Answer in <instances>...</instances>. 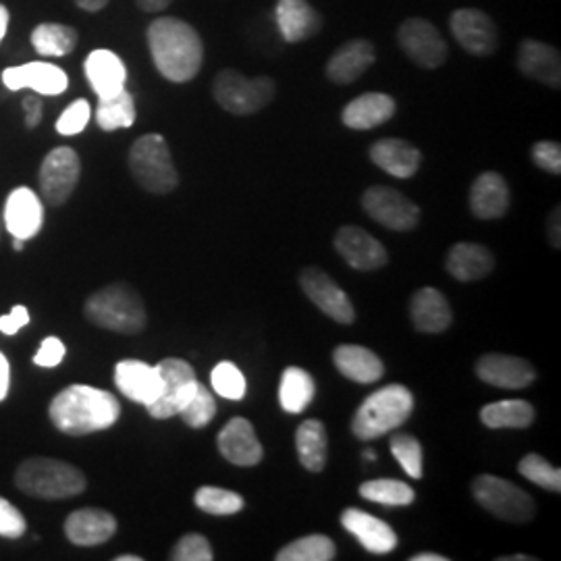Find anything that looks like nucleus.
I'll return each mask as SVG.
<instances>
[{"label":"nucleus","mask_w":561,"mask_h":561,"mask_svg":"<svg viewBox=\"0 0 561 561\" xmlns=\"http://www.w3.org/2000/svg\"><path fill=\"white\" fill-rule=\"evenodd\" d=\"M23 111H25V127L27 129H36L42 121V101L32 94L23 99Z\"/></svg>","instance_id":"obj_51"},{"label":"nucleus","mask_w":561,"mask_h":561,"mask_svg":"<svg viewBox=\"0 0 561 561\" xmlns=\"http://www.w3.org/2000/svg\"><path fill=\"white\" fill-rule=\"evenodd\" d=\"M516 65L524 78L539 81L547 88L560 90L561 57L560 50L556 46L535 41V38H524L518 46Z\"/></svg>","instance_id":"obj_17"},{"label":"nucleus","mask_w":561,"mask_h":561,"mask_svg":"<svg viewBox=\"0 0 561 561\" xmlns=\"http://www.w3.org/2000/svg\"><path fill=\"white\" fill-rule=\"evenodd\" d=\"M9 385H11V366H9L7 356L0 352V401L7 398Z\"/></svg>","instance_id":"obj_52"},{"label":"nucleus","mask_w":561,"mask_h":561,"mask_svg":"<svg viewBox=\"0 0 561 561\" xmlns=\"http://www.w3.org/2000/svg\"><path fill=\"white\" fill-rule=\"evenodd\" d=\"M25 518L20 510L4 497H0V537L20 539L25 533Z\"/></svg>","instance_id":"obj_48"},{"label":"nucleus","mask_w":561,"mask_h":561,"mask_svg":"<svg viewBox=\"0 0 561 561\" xmlns=\"http://www.w3.org/2000/svg\"><path fill=\"white\" fill-rule=\"evenodd\" d=\"M48 416L60 433L83 437L101 433L119 421L121 403L113 393L90 385L62 389L48 405Z\"/></svg>","instance_id":"obj_2"},{"label":"nucleus","mask_w":561,"mask_h":561,"mask_svg":"<svg viewBox=\"0 0 561 561\" xmlns=\"http://www.w3.org/2000/svg\"><path fill=\"white\" fill-rule=\"evenodd\" d=\"M275 20L283 41L289 44L314 38L322 30V15L308 0H277Z\"/></svg>","instance_id":"obj_23"},{"label":"nucleus","mask_w":561,"mask_h":561,"mask_svg":"<svg viewBox=\"0 0 561 561\" xmlns=\"http://www.w3.org/2000/svg\"><path fill=\"white\" fill-rule=\"evenodd\" d=\"M81 178V161L73 148L59 146L46 154L41 167L42 198L60 206L71 198Z\"/></svg>","instance_id":"obj_11"},{"label":"nucleus","mask_w":561,"mask_h":561,"mask_svg":"<svg viewBox=\"0 0 561 561\" xmlns=\"http://www.w3.org/2000/svg\"><path fill=\"white\" fill-rule=\"evenodd\" d=\"M296 447H298V458L300 463L310 470V472H322L327 466V451H329V442H327V428L321 421H304L296 433Z\"/></svg>","instance_id":"obj_33"},{"label":"nucleus","mask_w":561,"mask_h":561,"mask_svg":"<svg viewBox=\"0 0 561 561\" xmlns=\"http://www.w3.org/2000/svg\"><path fill=\"white\" fill-rule=\"evenodd\" d=\"M518 470H520V474L524 479H528V481L539 484V486L547 489V491H556V493H560V468L551 466V463L545 460V458H541L539 454H528V456H524L520 463H518Z\"/></svg>","instance_id":"obj_43"},{"label":"nucleus","mask_w":561,"mask_h":561,"mask_svg":"<svg viewBox=\"0 0 561 561\" xmlns=\"http://www.w3.org/2000/svg\"><path fill=\"white\" fill-rule=\"evenodd\" d=\"M217 414V401L215 396L210 393L208 387H204L198 382L196 393L192 396V400L185 403V408L181 410V421L185 422L192 428H202L206 424H210Z\"/></svg>","instance_id":"obj_42"},{"label":"nucleus","mask_w":561,"mask_h":561,"mask_svg":"<svg viewBox=\"0 0 561 561\" xmlns=\"http://www.w3.org/2000/svg\"><path fill=\"white\" fill-rule=\"evenodd\" d=\"M396 111H398V104L389 94L368 92V94H362L358 99H354L343 108L341 121L350 129L368 131V129H375L391 119L396 115Z\"/></svg>","instance_id":"obj_29"},{"label":"nucleus","mask_w":561,"mask_h":561,"mask_svg":"<svg viewBox=\"0 0 561 561\" xmlns=\"http://www.w3.org/2000/svg\"><path fill=\"white\" fill-rule=\"evenodd\" d=\"M127 162L131 178L150 194H171L180 185L169 144L161 134H146L134 141Z\"/></svg>","instance_id":"obj_6"},{"label":"nucleus","mask_w":561,"mask_h":561,"mask_svg":"<svg viewBox=\"0 0 561 561\" xmlns=\"http://www.w3.org/2000/svg\"><path fill=\"white\" fill-rule=\"evenodd\" d=\"M391 454L400 461L401 468L410 479L421 481L422 470V445L414 435L410 433H398L391 437Z\"/></svg>","instance_id":"obj_41"},{"label":"nucleus","mask_w":561,"mask_h":561,"mask_svg":"<svg viewBox=\"0 0 561 561\" xmlns=\"http://www.w3.org/2000/svg\"><path fill=\"white\" fill-rule=\"evenodd\" d=\"M410 314L416 331L421 333H443L451 321L454 312L447 298L435 287H422L410 301Z\"/></svg>","instance_id":"obj_30"},{"label":"nucleus","mask_w":561,"mask_h":561,"mask_svg":"<svg viewBox=\"0 0 561 561\" xmlns=\"http://www.w3.org/2000/svg\"><path fill=\"white\" fill-rule=\"evenodd\" d=\"M25 324H30V310L18 304L9 314L0 317V333L18 335Z\"/></svg>","instance_id":"obj_50"},{"label":"nucleus","mask_w":561,"mask_h":561,"mask_svg":"<svg viewBox=\"0 0 561 561\" xmlns=\"http://www.w3.org/2000/svg\"><path fill=\"white\" fill-rule=\"evenodd\" d=\"M414 410V396L403 385H387L362 401L352 431L362 442H373L400 428Z\"/></svg>","instance_id":"obj_4"},{"label":"nucleus","mask_w":561,"mask_h":561,"mask_svg":"<svg viewBox=\"0 0 561 561\" xmlns=\"http://www.w3.org/2000/svg\"><path fill=\"white\" fill-rule=\"evenodd\" d=\"M472 495L486 512L495 518L514 524L533 520L537 507L533 497L514 482L503 481L500 477L481 474L472 482Z\"/></svg>","instance_id":"obj_8"},{"label":"nucleus","mask_w":561,"mask_h":561,"mask_svg":"<svg viewBox=\"0 0 561 561\" xmlns=\"http://www.w3.org/2000/svg\"><path fill=\"white\" fill-rule=\"evenodd\" d=\"M83 71L99 99L113 96L125 88V80H127L125 62L121 60L119 55H115L108 48L92 50L83 62Z\"/></svg>","instance_id":"obj_28"},{"label":"nucleus","mask_w":561,"mask_h":561,"mask_svg":"<svg viewBox=\"0 0 561 561\" xmlns=\"http://www.w3.org/2000/svg\"><path fill=\"white\" fill-rule=\"evenodd\" d=\"M23 245H25V240H21V238H13V248L21 252L23 250Z\"/></svg>","instance_id":"obj_60"},{"label":"nucleus","mask_w":561,"mask_h":561,"mask_svg":"<svg viewBox=\"0 0 561 561\" xmlns=\"http://www.w3.org/2000/svg\"><path fill=\"white\" fill-rule=\"evenodd\" d=\"M495 268L493 254L481 243H456L447 254V271L461 283L479 280L491 275Z\"/></svg>","instance_id":"obj_32"},{"label":"nucleus","mask_w":561,"mask_h":561,"mask_svg":"<svg viewBox=\"0 0 561 561\" xmlns=\"http://www.w3.org/2000/svg\"><path fill=\"white\" fill-rule=\"evenodd\" d=\"M7 27H9V9L0 4V42L7 36Z\"/></svg>","instance_id":"obj_56"},{"label":"nucleus","mask_w":561,"mask_h":561,"mask_svg":"<svg viewBox=\"0 0 561 561\" xmlns=\"http://www.w3.org/2000/svg\"><path fill=\"white\" fill-rule=\"evenodd\" d=\"M44 206L38 194L30 187H18L4 204V225L13 238L32 240L42 229Z\"/></svg>","instance_id":"obj_20"},{"label":"nucleus","mask_w":561,"mask_h":561,"mask_svg":"<svg viewBox=\"0 0 561 561\" xmlns=\"http://www.w3.org/2000/svg\"><path fill=\"white\" fill-rule=\"evenodd\" d=\"M317 385L314 379L298 366H289L283 370L279 385L280 408L289 414H301L310 401L314 400Z\"/></svg>","instance_id":"obj_34"},{"label":"nucleus","mask_w":561,"mask_h":561,"mask_svg":"<svg viewBox=\"0 0 561 561\" xmlns=\"http://www.w3.org/2000/svg\"><path fill=\"white\" fill-rule=\"evenodd\" d=\"M341 524L370 553L385 556L398 547V535L393 533V528L387 522L379 520L362 510H356V507L345 510L341 514Z\"/></svg>","instance_id":"obj_24"},{"label":"nucleus","mask_w":561,"mask_h":561,"mask_svg":"<svg viewBox=\"0 0 561 561\" xmlns=\"http://www.w3.org/2000/svg\"><path fill=\"white\" fill-rule=\"evenodd\" d=\"M210 381L213 389L225 400L240 401L245 396V379L233 362L217 364L210 375Z\"/></svg>","instance_id":"obj_44"},{"label":"nucleus","mask_w":561,"mask_h":561,"mask_svg":"<svg viewBox=\"0 0 561 561\" xmlns=\"http://www.w3.org/2000/svg\"><path fill=\"white\" fill-rule=\"evenodd\" d=\"M90 115H92L90 102L78 99L62 111V115L57 121V131L60 136H78L88 127Z\"/></svg>","instance_id":"obj_46"},{"label":"nucleus","mask_w":561,"mask_h":561,"mask_svg":"<svg viewBox=\"0 0 561 561\" xmlns=\"http://www.w3.org/2000/svg\"><path fill=\"white\" fill-rule=\"evenodd\" d=\"M300 285L304 294L329 319L341 322V324H352L356 321L354 304L347 298V294L341 289L340 285L321 268H314V266L304 268L300 275Z\"/></svg>","instance_id":"obj_14"},{"label":"nucleus","mask_w":561,"mask_h":561,"mask_svg":"<svg viewBox=\"0 0 561 561\" xmlns=\"http://www.w3.org/2000/svg\"><path fill=\"white\" fill-rule=\"evenodd\" d=\"M67 350H65V343L59 337H46L42 341L36 356H34V364L42 366V368H55L59 366L62 358H65Z\"/></svg>","instance_id":"obj_49"},{"label":"nucleus","mask_w":561,"mask_h":561,"mask_svg":"<svg viewBox=\"0 0 561 561\" xmlns=\"http://www.w3.org/2000/svg\"><path fill=\"white\" fill-rule=\"evenodd\" d=\"M410 561H447V558L439 556V553H433V551H424V553L412 556Z\"/></svg>","instance_id":"obj_57"},{"label":"nucleus","mask_w":561,"mask_h":561,"mask_svg":"<svg viewBox=\"0 0 561 561\" xmlns=\"http://www.w3.org/2000/svg\"><path fill=\"white\" fill-rule=\"evenodd\" d=\"M368 154H370V161L375 162L379 169L398 180L414 178L416 171L421 169V150L410 141L400 140V138L375 141Z\"/></svg>","instance_id":"obj_27"},{"label":"nucleus","mask_w":561,"mask_h":561,"mask_svg":"<svg viewBox=\"0 0 561 561\" xmlns=\"http://www.w3.org/2000/svg\"><path fill=\"white\" fill-rule=\"evenodd\" d=\"M333 362L343 377L360 385L381 381L385 375L381 358L373 350L362 345H340L333 352Z\"/></svg>","instance_id":"obj_31"},{"label":"nucleus","mask_w":561,"mask_h":561,"mask_svg":"<svg viewBox=\"0 0 561 561\" xmlns=\"http://www.w3.org/2000/svg\"><path fill=\"white\" fill-rule=\"evenodd\" d=\"M148 48L164 80L192 81L204 65V42L194 25L178 18H159L148 25Z\"/></svg>","instance_id":"obj_1"},{"label":"nucleus","mask_w":561,"mask_h":561,"mask_svg":"<svg viewBox=\"0 0 561 561\" xmlns=\"http://www.w3.org/2000/svg\"><path fill=\"white\" fill-rule=\"evenodd\" d=\"M510 208V187L503 175L484 171L470 187V210L477 219H502Z\"/></svg>","instance_id":"obj_26"},{"label":"nucleus","mask_w":561,"mask_h":561,"mask_svg":"<svg viewBox=\"0 0 561 561\" xmlns=\"http://www.w3.org/2000/svg\"><path fill=\"white\" fill-rule=\"evenodd\" d=\"M115 382L127 400L150 405L159 400L162 381L157 366L141 360H123L115 366Z\"/></svg>","instance_id":"obj_21"},{"label":"nucleus","mask_w":561,"mask_h":561,"mask_svg":"<svg viewBox=\"0 0 561 561\" xmlns=\"http://www.w3.org/2000/svg\"><path fill=\"white\" fill-rule=\"evenodd\" d=\"M115 561H141L140 556H119Z\"/></svg>","instance_id":"obj_59"},{"label":"nucleus","mask_w":561,"mask_h":561,"mask_svg":"<svg viewBox=\"0 0 561 561\" xmlns=\"http://www.w3.org/2000/svg\"><path fill=\"white\" fill-rule=\"evenodd\" d=\"M217 445L222 458L241 468H252L256 463H261L264 449L261 442L256 437L254 426L245 419H231L222 426Z\"/></svg>","instance_id":"obj_19"},{"label":"nucleus","mask_w":561,"mask_h":561,"mask_svg":"<svg viewBox=\"0 0 561 561\" xmlns=\"http://www.w3.org/2000/svg\"><path fill=\"white\" fill-rule=\"evenodd\" d=\"M481 421L489 428H526L535 421V408L524 400L495 401L482 408Z\"/></svg>","instance_id":"obj_36"},{"label":"nucleus","mask_w":561,"mask_h":561,"mask_svg":"<svg viewBox=\"0 0 561 561\" xmlns=\"http://www.w3.org/2000/svg\"><path fill=\"white\" fill-rule=\"evenodd\" d=\"M108 2L111 0H76L81 11H88V13H99L104 7H108Z\"/></svg>","instance_id":"obj_55"},{"label":"nucleus","mask_w":561,"mask_h":561,"mask_svg":"<svg viewBox=\"0 0 561 561\" xmlns=\"http://www.w3.org/2000/svg\"><path fill=\"white\" fill-rule=\"evenodd\" d=\"M83 312L92 324L121 335H136L148 322L140 294L127 283H113L92 294Z\"/></svg>","instance_id":"obj_3"},{"label":"nucleus","mask_w":561,"mask_h":561,"mask_svg":"<svg viewBox=\"0 0 561 561\" xmlns=\"http://www.w3.org/2000/svg\"><path fill=\"white\" fill-rule=\"evenodd\" d=\"M78 41V30L62 23H41L32 32V46L44 57H67L76 50Z\"/></svg>","instance_id":"obj_35"},{"label":"nucleus","mask_w":561,"mask_h":561,"mask_svg":"<svg viewBox=\"0 0 561 561\" xmlns=\"http://www.w3.org/2000/svg\"><path fill=\"white\" fill-rule=\"evenodd\" d=\"M362 206L366 215L393 231H410L421 221V208L387 185H373L364 192Z\"/></svg>","instance_id":"obj_12"},{"label":"nucleus","mask_w":561,"mask_h":561,"mask_svg":"<svg viewBox=\"0 0 561 561\" xmlns=\"http://www.w3.org/2000/svg\"><path fill=\"white\" fill-rule=\"evenodd\" d=\"M360 495L368 502L381 505H410L416 500V493L410 484L393 479L362 482Z\"/></svg>","instance_id":"obj_39"},{"label":"nucleus","mask_w":561,"mask_h":561,"mask_svg":"<svg viewBox=\"0 0 561 561\" xmlns=\"http://www.w3.org/2000/svg\"><path fill=\"white\" fill-rule=\"evenodd\" d=\"M21 493L38 500H69L85 491V477L78 466L53 458L25 460L15 472Z\"/></svg>","instance_id":"obj_5"},{"label":"nucleus","mask_w":561,"mask_h":561,"mask_svg":"<svg viewBox=\"0 0 561 561\" xmlns=\"http://www.w3.org/2000/svg\"><path fill=\"white\" fill-rule=\"evenodd\" d=\"M161 375L162 391L159 400L148 405V412L157 421L180 416L185 403L196 393L198 379L192 364L180 358H167L157 366Z\"/></svg>","instance_id":"obj_10"},{"label":"nucleus","mask_w":561,"mask_h":561,"mask_svg":"<svg viewBox=\"0 0 561 561\" xmlns=\"http://www.w3.org/2000/svg\"><path fill=\"white\" fill-rule=\"evenodd\" d=\"M275 80L271 78H245L238 69H222L213 81V96L222 111L248 117L268 106L275 99Z\"/></svg>","instance_id":"obj_7"},{"label":"nucleus","mask_w":561,"mask_h":561,"mask_svg":"<svg viewBox=\"0 0 561 561\" xmlns=\"http://www.w3.org/2000/svg\"><path fill=\"white\" fill-rule=\"evenodd\" d=\"M377 50L375 44L366 38H354L341 44L331 55L324 67V76L331 83L350 85L360 80L362 76L375 65Z\"/></svg>","instance_id":"obj_16"},{"label":"nucleus","mask_w":561,"mask_h":561,"mask_svg":"<svg viewBox=\"0 0 561 561\" xmlns=\"http://www.w3.org/2000/svg\"><path fill=\"white\" fill-rule=\"evenodd\" d=\"M560 206H556V210L551 213V217H549V240L551 243L556 245V248H560Z\"/></svg>","instance_id":"obj_53"},{"label":"nucleus","mask_w":561,"mask_h":561,"mask_svg":"<svg viewBox=\"0 0 561 561\" xmlns=\"http://www.w3.org/2000/svg\"><path fill=\"white\" fill-rule=\"evenodd\" d=\"M213 556V547L206 541V537H202L198 533H190L185 537H181L178 545L171 551V560L173 561H210Z\"/></svg>","instance_id":"obj_45"},{"label":"nucleus","mask_w":561,"mask_h":561,"mask_svg":"<svg viewBox=\"0 0 561 561\" xmlns=\"http://www.w3.org/2000/svg\"><path fill=\"white\" fill-rule=\"evenodd\" d=\"M335 542L324 535H308L289 542L277 553V561H331L335 560Z\"/></svg>","instance_id":"obj_38"},{"label":"nucleus","mask_w":561,"mask_h":561,"mask_svg":"<svg viewBox=\"0 0 561 561\" xmlns=\"http://www.w3.org/2000/svg\"><path fill=\"white\" fill-rule=\"evenodd\" d=\"M500 561H533L528 556H507V558H500Z\"/></svg>","instance_id":"obj_58"},{"label":"nucleus","mask_w":561,"mask_h":561,"mask_svg":"<svg viewBox=\"0 0 561 561\" xmlns=\"http://www.w3.org/2000/svg\"><path fill=\"white\" fill-rule=\"evenodd\" d=\"M398 46L421 69H439L449 57V44L439 27L424 18H410L398 27Z\"/></svg>","instance_id":"obj_9"},{"label":"nucleus","mask_w":561,"mask_h":561,"mask_svg":"<svg viewBox=\"0 0 561 561\" xmlns=\"http://www.w3.org/2000/svg\"><path fill=\"white\" fill-rule=\"evenodd\" d=\"M449 30L468 55L493 57L500 50V30L481 9H458L449 18Z\"/></svg>","instance_id":"obj_13"},{"label":"nucleus","mask_w":561,"mask_h":561,"mask_svg":"<svg viewBox=\"0 0 561 561\" xmlns=\"http://www.w3.org/2000/svg\"><path fill=\"white\" fill-rule=\"evenodd\" d=\"M96 123L102 131H117L131 127L136 123V101L134 96L123 88L117 94L99 99L96 108Z\"/></svg>","instance_id":"obj_37"},{"label":"nucleus","mask_w":561,"mask_h":561,"mask_svg":"<svg viewBox=\"0 0 561 561\" xmlns=\"http://www.w3.org/2000/svg\"><path fill=\"white\" fill-rule=\"evenodd\" d=\"M115 533H117V520L113 514L104 510L85 507L69 514L65 520L67 539L80 547H96L102 542L111 541Z\"/></svg>","instance_id":"obj_25"},{"label":"nucleus","mask_w":561,"mask_h":561,"mask_svg":"<svg viewBox=\"0 0 561 561\" xmlns=\"http://www.w3.org/2000/svg\"><path fill=\"white\" fill-rule=\"evenodd\" d=\"M335 248L341 259L356 271H379L389 262V254L381 241L375 240L360 227H341L335 236Z\"/></svg>","instance_id":"obj_18"},{"label":"nucleus","mask_w":561,"mask_h":561,"mask_svg":"<svg viewBox=\"0 0 561 561\" xmlns=\"http://www.w3.org/2000/svg\"><path fill=\"white\" fill-rule=\"evenodd\" d=\"M477 375L486 385L502 389H526L537 379V370L530 362L507 354H484L477 362Z\"/></svg>","instance_id":"obj_22"},{"label":"nucleus","mask_w":561,"mask_h":561,"mask_svg":"<svg viewBox=\"0 0 561 561\" xmlns=\"http://www.w3.org/2000/svg\"><path fill=\"white\" fill-rule=\"evenodd\" d=\"M173 0H136L144 13H161L164 9L171 7Z\"/></svg>","instance_id":"obj_54"},{"label":"nucleus","mask_w":561,"mask_h":561,"mask_svg":"<svg viewBox=\"0 0 561 561\" xmlns=\"http://www.w3.org/2000/svg\"><path fill=\"white\" fill-rule=\"evenodd\" d=\"M533 154V162L547 171V173H553V175H560L561 173V146L558 141L542 140L537 141L530 150Z\"/></svg>","instance_id":"obj_47"},{"label":"nucleus","mask_w":561,"mask_h":561,"mask_svg":"<svg viewBox=\"0 0 561 561\" xmlns=\"http://www.w3.org/2000/svg\"><path fill=\"white\" fill-rule=\"evenodd\" d=\"M2 83L11 90H32L41 96H59L69 88L67 73L50 62H25L21 67H9L2 73Z\"/></svg>","instance_id":"obj_15"},{"label":"nucleus","mask_w":561,"mask_h":561,"mask_svg":"<svg viewBox=\"0 0 561 561\" xmlns=\"http://www.w3.org/2000/svg\"><path fill=\"white\" fill-rule=\"evenodd\" d=\"M364 458L368 461L377 460V456H375V451H373V449H366V451H364Z\"/></svg>","instance_id":"obj_61"},{"label":"nucleus","mask_w":561,"mask_h":561,"mask_svg":"<svg viewBox=\"0 0 561 561\" xmlns=\"http://www.w3.org/2000/svg\"><path fill=\"white\" fill-rule=\"evenodd\" d=\"M202 512L210 516H236L243 510V497L221 486H201L194 497Z\"/></svg>","instance_id":"obj_40"}]
</instances>
